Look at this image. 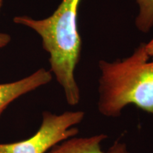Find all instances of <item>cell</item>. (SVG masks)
Wrapping results in <instances>:
<instances>
[{
    "instance_id": "obj_5",
    "label": "cell",
    "mask_w": 153,
    "mask_h": 153,
    "mask_svg": "<svg viewBox=\"0 0 153 153\" xmlns=\"http://www.w3.org/2000/svg\"><path fill=\"white\" fill-rule=\"evenodd\" d=\"M52 79L53 74L50 70L41 68L23 79L0 84V117L13 101L38 87L47 85Z\"/></svg>"
},
{
    "instance_id": "obj_8",
    "label": "cell",
    "mask_w": 153,
    "mask_h": 153,
    "mask_svg": "<svg viewBox=\"0 0 153 153\" xmlns=\"http://www.w3.org/2000/svg\"><path fill=\"white\" fill-rule=\"evenodd\" d=\"M145 50L150 58L153 60V39L149 42L148 43H145Z\"/></svg>"
},
{
    "instance_id": "obj_6",
    "label": "cell",
    "mask_w": 153,
    "mask_h": 153,
    "mask_svg": "<svg viewBox=\"0 0 153 153\" xmlns=\"http://www.w3.org/2000/svg\"><path fill=\"white\" fill-rule=\"evenodd\" d=\"M139 13L135 19V26L143 33H148L153 27V0H135Z\"/></svg>"
},
{
    "instance_id": "obj_7",
    "label": "cell",
    "mask_w": 153,
    "mask_h": 153,
    "mask_svg": "<svg viewBox=\"0 0 153 153\" xmlns=\"http://www.w3.org/2000/svg\"><path fill=\"white\" fill-rule=\"evenodd\" d=\"M11 36L7 33H0V48L7 46L11 41Z\"/></svg>"
},
{
    "instance_id": "obj_3",
    "label": "cell",
    "mask_w": 153,
    "mask_h": 153,
    "mask_svg": "<svg viewBox=\"0 0 153 153\" xmlns=\"http://www.w3.org/2000/svg\"><path fill=\"white\" fill-rule=\"evenodd\" d=\"M82 111L60 114L43 113L39 128L31 137L11 143H0V153H46L55 145L79 133L75 127L85 118Z\"/></svg>"
},
{
    "instance_id": "obj_9",
    "label": "cell",
    "mask_w": 153,
    "mask_h": 153,
    "mask_svg": "<svg viewBox=\"0 0 153 153\" xmlns=\"http://www.w3.org/2000/svg\"><path fill=\"white\" fill-rule=\"evenodd\" d=\"M2 4H3V0H0V11H1V7H2Z\"/></svg>"
},
{
    "instance_id": "obj_4",
    "label": "cell",
    "mask_w": 153,
    "mask_h": 153,
    "mask_svg": "<svg viewBox=\"0 0 153 153\" xmlns=\"http://www.w3.org/2000/svg\"><path fill=\"white\" fill-rule=\"evenodd\" d=\"M108 135L98 134L86 137L77 135L68 138L50 149L46 153H131L126 143L116 141L108 150H101V143Z\"/></svg>"
},
{
    "instance_id": "obj_1",
    "label": "cell",
    "mask_w": 153,
    "mask_h": 153,
    "mask_svg": "<svg viewBox=\"0 0 153 153\" xmlns=\"http://www.w3.org/2000/svg\"><path fill=\"white\" fill-rule=\"evenodd\" d=\"M80 1L62 0L51 16L41 20L27 16L14 18L15 24L31 28L41 37L43 48L50 55V71L62 87L67 102L71 106H75L80 100L79 88L74 77L82 51L77 28Z\"/></svg>"
},
{
    "instance_id": "obj_2",
    "label": "cell",
    "mask_w": 153,
    "mask_h": 153,
    "mask_svg": "<svg viewBox=\"0 0 153 153\" xmlns=\"http://www.w3.org/2000/svg\"><path fill=\"white\" fill-rule=\"evenodd\" d=\"M150 59L142 43L122 60L99 61L98 110L101 115L118 117L130 104L153 114V60Z\"/></svg>"
}]
</instances>
